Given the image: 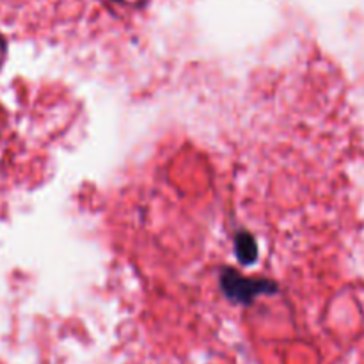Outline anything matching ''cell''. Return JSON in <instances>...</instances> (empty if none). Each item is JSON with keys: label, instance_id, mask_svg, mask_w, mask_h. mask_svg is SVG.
<instances>
[{"label": "cell", "instance_id": "cell-2", "mask_svg": "<svg viewBox=\"0 0 364 364\" xmlns=\"http://www.w3.org/2000/svg\"><path fill=\"white\" fill-rule=\"evenodd\" d=\"M235 252L237 258L240 259L242 265H251L258 259V245H256L255 238L247 231H240L235 238Z\"/></svg>", "mask_w": 364, "mask_h": 364}, {"label": "cell", "instance_id": "cell-4", "mask_svg": "<svg viewBox=\"0 0 364 364\" xmlns=\"http://www.w3.org/2000/svg\"><path fill=\"white\" fill-rule=\"evenodd\" d=\"M114 2H119V0H114Z\"/></svg>", "mask_w": 364, "mask_h": 364}, {"label": "cell", "instance_id": "cell-3", "mask_svg": "<svg viewBox=\"0 0 364 364\" xmlns=\"http://www.w3.org/2000/svg\"><path fill=\"white\" fill-rule=\"evenodd\" d=\"M6 50H7V46H6V41H4V39L0 38V66H2L4 59H6Z\"/></svg>", "mask_w": 364, "mask_h": 364}, {"label": "cell", "instance_id": "cell-1", "mask_svg": "<svg viewBox=\"0 0 364 364\" xmlns=\"http://www.w3.org/2000/svg\"><path fill=\"white\" fill-rule=\"evenodd\" d=\"M220 288L224 295L235 304H251L258 295L276 294L277 284L265 279H251L242 276L235 269H224L220 272Z\"/></svg>", "mask_w": 364, "mask_h": 364}]
</instances>
